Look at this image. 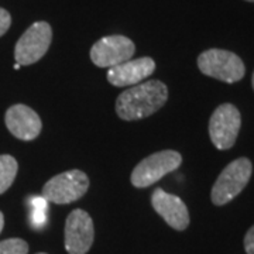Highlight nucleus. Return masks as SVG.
<instances>
[{
	"instance_id": "1",
	"label": "nucleus",
	"mask_w": 254,
	"mask_h": 254,
	"mask_svg": "<svg viewBox=\"0 0 254 254\" xmlns=\"http://www.w3.org/2000/svg\"><path fill=\"white\" fill-rule=\"evenodd\" d=\"M168 99V88L161 81L138 83L123 91L116 99V113L120 119L131 122L148 118L163 108Z\"/></svg>"
},
{
	"instance_id": "11",
	"label": "nucleus",
	"mask_w": 254,
	"mask_h": 254,
	"mask_svg": "<svg viewBox=\"0 0 254 254\" xmlns=\"http://www.w3.org/2000/svg\"><path fill=\"white\" fill-rule=\"evenodd\" d=\"M155 71V63L150 57L128 60L126 63L112 66L108 71V81L113 86H134L148 78Z\"/></svg>"
},
{
	"instance_id": "12",
	"label": "nucleus",
	"mask_w": 254,
	"mask_h": 254,
	"mask_svg": "<svg viewBox=\"0 0 254 254\" xmlns=\"http://www.w3.org/2000/svg\"><path fill=\"white\" fill-rule=\"evenodd\" d=\"M6 126L14 137L30 141L38 137L43 128L37 112L26 105H14L6 112Z\"/></svg>"
},
{
	"instance_id": "5",
	"label": "nucleus",
	"mask_w": 254,
	"mask_h": 254,
	"mask_svg": "<svg viewBox=\"0 0 254 254\" xmlns=\"http://www.w3.org/2000/svg\"><path fill=\"white\" fill-rule=\"evenodd\" d=\"M182 163V155L174 150H164L145 157L131 173V184L136 188H147L175 171Z\"/></svg>"
},
{
	"instance_id": "20",
	"label": "nucleus",
	"mask_w": 254,
	"mask_h": 254,
	"mask_svg": "<svg viewBox=\"0 0 254 254\" xmlns=\"http://www.w3.org/2000/svg\"><path fill=\"white\" fill-rule=\"evenodd\" d=\"M252 85H253V89H254V72H253V78H252Z\"/></svg>"
},
{
	"instance_id": "4",
	"label": "nucleus",
	"mask_w": 254,
	"mask_h": 254,
	"mask_svg": "<svg viewBox=\"0 0 254 254\" xmlns=\"http://www.w3.org/2000/svg\"><path fill=\"white\" fill-rule=\"evenodd\" d=\"M89 188V178L81 170L58 174L43 187V198L47 202L66 205L81 199Z\"/></svg>"
},
{
	"instance_id": "6",
	"label": "nucleus",
	"mask_w": 254,
	"mask_h": 254,
	"mask_svg": "<svg viewBox=\"0 0 254 254\" xmlns=\"http://www.w3.org/2000/svg\"><path fill=\"white\" fill-rule=\"evenodd\" d=\"M242 127L240 112L232 103H223L216 108L209 120V136L218 150L232 148Z\"/></svg>"
},
{
	"instance_id": "16",
	"label": "nucleus",
	"mask_w": 254,
	"mask_h": 254,
	"mask_svg": "<svg viewBox=\"0 0 254 254\" xmlns=\"http://www.w3.org/2000/svg\"><path fill=\"white\" fill-rule=\"evenodd\" d=\"M10 24H11V16H10V13L7 10L0 7V37L7 33V30L10 28Z\"/></svg>"
},
{
	"instance_id": "22",
	"label": "nucleus",
	"mask_w": 254,
	"mask_h": 254,
	"mask_svg": "<svg viewBox=\"0 0 254 254\" xmlns=\"http://www.w3.org/2000/svg\"><path fill=\"white\" fill-rule=\"evenodd\" d=\"M38 254H47V253H38Z\"/></svg>"
},
{
	"instance_id": "18",
	"label": "nucleus",
	"mask_w": 254,
	"mask_h": 254,
	"mask_svg": "<svg viewBox=\"0 0 254 254\" xmlns=\"http://www.w3.org/2000/svg\"><path fill=\"white\" fill-rule=\"evenodd\" d=\"M3 226H4V216H3V213L0 212V233H1V230H3Z\"/></svg>"
},
{
	"instance_id": "8",
	"label": "nucleus",
	"mask_w": 254,
	"mask_h": 254,
	"mask_svg": "<svg viewBox=\"0 0 254 254\" xmlns=\"http://www.w3.org/2000/svg\"><path fill=\"white\" fill-rule=\"evenodd\" d=\"M134 43L125 36H108L100 38L91 48V60L99 68H112L131 60Z\"/></svg>"
},
{
	"instance_id": "19",
	"label": "nucleus",
	"mask_w": 254,
	"mask_h": 254,
	"mask_svg": "<svg viewBox=\"0 0 254 254\" xmlns=\"http://www.w3.org/2000/svg\"><path fill=\"white\" fill-rule=\"evenodd\" d=\"M20 66H21V65L16 63V65H14V69H20Z\"/></svg>"
},
{
	"instance_id": "13",
	"label": "nucleus",
	"mask_w": 254,
	"mask_h": 254,
	"mask_svg": "<svg viewBox=\"0 0 254 254\" xmlns=\"http://www.w3.org/2000/svg\"><path fill=\"white\" fill-rule=\"evenodd\" d=\"M17 170L18 164L14 157L7 154L0 155V195L11 187L17 175Z\"/></svg>"
},
{
	"instance_id": "15",
	"label": "nucleus",
	"mask_w": 254,
	"mask_h": 254,
	"mask_svg": "<svg viewBox=\"0 0 254 254\" xmlns=\"http://www.w3.org/2000/svg\"><path fill=\"white\" fill-rule=\"evenodd\" d=\"M28 245L23 239H7L0 242V254H27Z\"/></svg>"
},
{
	"instance_id": "9",
	"label": "nucleus",
	"mask_w": 254,
	"mask_h": 254,
	"mask_svg": "<svg viewBox=\"0 0 254 254\" xmlns=\"http://www.w3.org/2000/svg\"><path fill=\"white\" fill-rule=\"evenodd\" d=\"M95 227L88 212L72 210L65 222V249L68 254H86L93 245Z\"/></svg>"
},
{
	"instance_id": "2",
	"label": "nucleus",
	"mask_w": 254,
	"mask_h": 254,
	"mask_svg": "<svg viewBox=\"0 0 254 254\" xmlns=\"http://www.w3.org/2000/svg\"><path fill=\"white\" fill-rule=\"evenodd\" d=\"M253 173V165L249 158H237L227 165L213 184L210 198L216 206L226 205L245 190Z\"/></svg>"
},
{
	"instance_id": "10",
	"label": "nucleus",
	"mask_w": 254,
	"mask_h": 254,
	"mask_svg": "<svg viewBox=\"0 0 254 254\" xmlns=\"http://www.w3.org/2000/svg\"><path fill=\"white\" fill-rule=\"evenodd\" d=\"M151 205L155 212L167 222V225L175 230H185L190 225L188 208L177 195L158 188L151 195Z\"/></svg>"
},
{
	"instance_id": "14",
	"label": "nucleus",
	"mask_w": 254,
	"mask_h": 254,
	"mask_svg": "<svg viewBox=\"0 0 254 254\" xmlns=\"http://www.w3.org/2000/svg\"><path fill=\"white\" fill-rule=\"evenodd\" d=\"M30 206H31V225L36 229L44 227L47 223V212H48V202L43 196H34L30 198Z\"/></svg>"
},
{
	"instance_id": "3",
	"label": "nucleus",
	"mask_w": 254,
	"mask_h": 254,
	"mask_svg": "<svg viewBox=\"0 0 254 254\" xmlns=\"http://www.w3.org/2000/svg\"><path fill=\"white\" fill-rule=\"evenodd\" d=\"M200 72L226 83L239 82L246 73V68L240 57L226 50L212 48L198 57Z\"/></svg>"
},
{
	"instance_id": "7",
	"label": "nucleus",
	"mask_w": 254,
	"mask_h": 254,
	"mask_svg": "<svg viewBox=\"0 0 254 254\" xmlns=\"http://www.w3.org/2000/svg\"><path fill=\"white\" fill-rule=\"evenodd\" d=\"M51 40L53 30L47 21H37L31 24L16 44V63L20 65H31L40 61L51 46Z\"/></svg>"
},
{
	"instance_id": "21",
	"label": "nucleus",
	"mask_w": 254,
	"mask_h": 254,
	"mask_svg": "<svg viewBox=\"0 0 254 254\" xmlns=\"http://www.w3.org/2000/svg\"><path fill=\"white\" fill-rule=\"evenodd\" d=\"M247 1H253V3H254V0H247Z\"/></svg>"
},
{
	"instance_id": "17",
	"label": "nucleus",
	"mask_w": 254,
	"mask_h": 254,
	"mask_svg": "<svg viewBox=\"0 0 254 254\" xmlns=\"http://www.w3.org/2000/svg\"><path fill=\"white\" fill-rule=\"evenodd\" d=\"M245 249L247 254H254V226L247 232L245 237Z\"/></svg>"
}]
</instances>
